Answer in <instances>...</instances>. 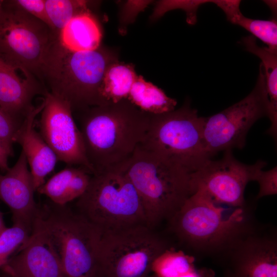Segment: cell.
Returning a JSON list of instances; mask_svg holds the SVG:
<instances>
[{
	"label": "cell",
	"instance_id": "cell-1",
	"mask_svg": "<svg viewBox=\"0 0 277 277\" xmlns=\"http://www.w3.org/2000/svg\"><path fill=\"white\" fill-rule=\"evenodd\" d=\"M81 113L79 128L93 174L127 161L143 141L151 117L128 100Z\"/></svg>",
	"mask_w": 277,
	"mask_h": 277
},
{
	"label": "cell",
	"instance_id": "cell-2",
	"mask_svg": "<svg viewBox=\"0 0 277 277\" xmlns=\"http://www.w3.org/2000/svg\"><path fill=\"white\" fill-rule=\"evenodd\" d=\"M246 206L224 207L196 190L169 220L179 241L195 252L224 254L257 227Z\"/></svg>",
	"mask_w": 277,
	"mask_h": 277
},
{
	"label": "cell",
	"instance_id": "cell-3",
	"mask_svg": "<svg viewBox=\"0 0 277 277\" xmlns=\"http://www.w3.org/2000/svg\"><path fill=\"white\" fill-rule=\"evenodd\" d=\"M116 61L117 54L107 48L71 52L57 37L46 54L41 79L46 82L50 93L70 104L72 111L82 112L109 103L102 96L101 86L107 68Z\"/></svg>",
	"mask_w": 277,
	"mask_h": 277
},
{
	"label": "cell",
	"instance_id": "cell-4",
	"mask_svg": "<svg viewBox=\"0 0 277 277\" xmlns=\"http://www.w3.org/2000/svg\"><path fill=\"white\" fill-rule=\"evenodd\" d=\"M121 166L140 196L151 228L168 221L194 193L192 173L140 145Z\"/></svg>",
	"mask_w": 277,
	"mask_h": 277
},
{
	"label": "cell",
	"instance_id": "cell-5",
	"mask_svg": "<svg viewBox=\"0 0 277 277\" xmlns=\"http://www.w3.org/2000/svg\"><path fill=\"white\" fill-rule=\"evenodd\" d=\"M77 200L76 211L102 231L147 225L140 196L120 165L92 175Z\"/></svg>",
	"mask_w": 277,
	"mask_h": 277
},
{
	"label": "cell",
	"instance_id": "cell-6",
	"mask_svg": "<svg viewBox=\"0 0 277 277\" xmlns=\"http://www.w3.org/2000/svg\"><path fill=\"white\" fill-rule=\"evenodd\" d=\"M203 121L189 101L172 111L151 114L139 145L192 173L211 159L204 140Z\"/></svg>",
	"mask_w": 277,
	"mask_h": 277
},
{
	"label": "cell",
	"instance_id": "cell-7",
	"mask_svg": "<svg viewBox=\"0 0 277 277\" xmlns=\"http://www.w3.org/2000/svg\"><path fill=\"white\" fill-rule=\"evenodd\" d=\"M166 242L147 225L102 231L98 243L97 277H148L167 250Z\"/></svg>",
	"mask_w": 277,
	"mask_h": 277
},
{
	"label": "cell",
	"instance_id": "cell-8",
	"mask_svg": "<svg viewBox=\"0 0 277 277\" xmlns=\"http://www.w3.org/2000/svg\"><path fill=\"white\" fill-rule=\"evenodd\" d=\"M39 214L67 277H97L95 257L102 231L68 207L50 201Z\"/></svg>",
	"mask_w": 277,
	"mask_h": 277
},
{
	"label": "cell",
	"instance_id": "cell-9",
	"mask_svg": "<svg viewBox=\"0 0 277 277\" xmlns=\"http://www.w3.org/2000/svg\"><path fill=\"white\" fill-rule=\"evenodd\" d=\"M57 37L45 23L13 5L0 10V55L27 74L41 78L46 54Z\"/></svg>",
	"mask_w": 277,
	"mask_h": 277
},
{
	"label": "cell",
	"instance_id": "cell-10",
	"mask_svg": "<svg viewBox=\"0 0 277 277\" xmlns=\"http://www.w3.org/2000/svg\"><path fill=\"white\" fill-rule=\"evenodd\" d=\"M259 68L255 85L247 96L220 112L204 117V140L211 157L221 151L243 148L250 128L260 118L268 117L269 103L261 63Z\"/></svg>",
	"mask_w": 277,
	"mask_h": 277
},
{
	"label": "cell",
	"instance_id": "cell-11",
	"mask_svg": "<svg viewBox=\"0 0 277 277\" xmlns=\"http://www.w3.org/2000/svg\"><path fill=\"white\" fill-rule=\"evenodd\" d=\"M266 164L260 160L252 165L245 164L236 159L231 150H226L221 159H210L191 173L192 186L194 192L202 191L216 204L245 207L247 184L253 181L257 172Z\"/></svg>",
	"mask_w": 277,
	"mask_h": 277
},
{
	"label": "cell",
	"instance_id": "cell-12",
	"mask_svg": "<svg viewBox=\"0 0 277 277\" xmlns=\"http://www.w3.org/2000/svg\"><path fill=\"white\" fill-rule=\"evenodd\" d=\"M39 121V133L58 161L69 166H78L90 174L94 171L86 153L81 131L74 120L70 104L47 91Z\"/></svg>",
	"mask_w": 277,
	"mask_h": 277
},
{
	"label": "cell",
	"instance_id": "cell-13",
	"mask_svg": "<svg viewBox=\"0 0 277 277\" xmlns=\"http://www.w3.org/2000/svg\"><path fill=\"white\" fill-rule=\"evenodd\" d=\"M18 250L1 268L10 277H67L38 211L29 239Z\"/></svg>",
	"mask_w": 277,
	"mask_h": 277
},
{
	"label": "cell",
	"instance_id": "cell-14",
	"mask_svg": "<svg viewBox=\"0 0 277 277\" xmlns=\"http://www.w3.org/2000/svg\"><path fill=\"white\" fill-rule=\"evenodd\" d=\"M224 258L226 273L231 277H277L276 234L256 228Z\"/></svg>",
	"mask_w": 277,
	"mask_h": 277
},
{
	"label": "cell",
	"instance_id": "cell-15",
	"mask_svg": "<svg viewBox=\"0 0 277 277\" xmlns=\"http://www.w3.org/2000/svg\"><path fill=\"white\" fill-rule=\"evenodd\" d=\"M33 178L24 152L22 150L13 166L0 175V200L10 208L13 224L32 230L39 205L34 199Z\"/></svg>",
	"mask_w": 277,
	"mask_h": 277
},
{
	"label": "cell",
	"instance_id": "cell-16",
	"mask_svg": "<svg viewBox=\"0 0 277 277\" xmlns=\"http://www.w3.org/2000/svg\"><path fill=\"white\" fill-rule=\"evenodd\" d=\"M44 105L43 101L38 106H33L19 126L14 140L25 153L36 191L45 183L46 176L53 170L58 161L54 152L34 129L36 117Z\"/></svg>",
	"mask_w": 277,
	"mask_h": 277
},
{
	"label": "cell",
	"instance_id": "cell-17",
	"mask_svg": "<svg viewBox=\"0 0 277 277\" xmlns=\"http://www.w3.org/2000/svg\"><path fill=\"white\" fill-rule=\"evenodd\" d=\"M18 68L0 55V108L19 124L33 107L32 100L44 91L34 77L22 79ZM22 71V70H21Z\"/></svg>",
	"mask_w": 277,
	"mask_h": 277
},
{
	"label": "cell",
	"instance_id": "cell-18",
	"mask_svg": "<svg viewBox=\"0 0 277 277\" xmlns=\"http://www.w3.org/2000/svg\"><path fill=\"white\" fill-rule=\"evenodd\" d=\"M91 175L84 168L69 166L53 175L36 191L54 204L67 205L85 192Z\"/></svg>",
	"mask_w": 277,
	"mask_h": 277
},
{
	"label": "cell",
	"instance_id": "cell-19",
	"mask_svg": "<svg viewBox=\"0 0 277 277\" xmlns=\"http://www.w3.org/2000/svg\"><path fill=\"white\" fill-rule=\"evenodd\" d=\"M57 38L61 45L70 51H90L101 46L102 33L90 10L72 18L60 31Z\"/></svg>",
	"mask_w": 277,
	"mask_h": 277
},
{
	"label": "cell",
	"instance_id": "cell-20",
	"mask_svg": "<svg viewBox=\"0 0 277 277\" xmlns=\"http://www.w3.org/2000/svg\"><path fill=\"white\" fill-rule=\"evenodd\" d=\"M241 43L245 49L258 56L262 61L265 77L266 90L269 103L268 116L271 125L266 133L276 140L277 136V50L260 47L252 35L244 37Z\"/></svg>",
	"mask_w": 277,
	"mask_h": 277
},
{
	"label": "cell",
	"instance_id": "cell-21",
	"mask_svg": "<svg viewBox=\"0 0 277 277\" xmlns=\"http://www.w3.org/2000/svg\"><path fill=\"white\" fill-rule=\"evenodd\" d=\"M141 111L152 115H159L174 110L176 100L167 96L165 92L152 83L138 75L127 99Z\"/></svg>",
	"mask_w": 277,
	"mask_h": 277
},
{
	"label": "cell",
	"instance_id": "cell-22",
	"mask_svg": "<svg viewBox=\"0 0 277 277\" xmlns=\"http://www.w3.org/2000/svg\"><path fill=\"white\" fill-rule=\"evenodd\" d=\"M240 1H221L218 4L225 13L227 19L250 32L267 45V47L277 50L276 19H255L245 17L240 9Z\"/></svg>",
	"mask_w": 277,
	"mask_h": 277
},
{
	"label": "cell",
	"instance_id": "cell-23",
	"mask_svg": "<svg viewBox=\"0 0 277 277\" xmlns=\"http://www.w3.org/2000/svg\"><path fill=\"white\" fill-rule=\"evenodd\" d=\"M132 64L111 63L107 68L101 86V95L107 103H117L127 100L133 83L137 78Z\"/></svg>",
	"mask_w": 277,
	"mask_h": 277
},
{
	"label": "cell",
	"instance_id": "cell-24",
	"mask_svg": "<svg viewBox=\"0 0 277 277\" xmlns=\"http://www.w3.org/2000/svg\"><path fill=\"white\" fill-rule=\"evenodd\" d=\"M46 8L53 30L60 31L75 16L90 11L89 2L80 0H46Z\"/></svg>",
	"mask_w": 277,
	"mask_h": 277
},
{
	"label": "cell",
	"instance_id": "cell-25",
	"mask_svg": "<svg viewBox=\"0 0 277 277\" xmlns=\"http://www.w3.org/2000/svg\"><path fill=\"white\" fill-rule=\"evenodd\" d=\"M168 250L153 266L152 272L158 276L185 277L197 269L194 265L193 257Z\"/></svg>",
	"mask_w": 277,
	"mask_h": 277
},
{
	"label": "cell",
	"instance_id": "cell-26",
	"mask_svg": "<svg viewBox=\"0 0 277 277\" xmlns=\"http://www.w3.org/2000/svg\"><path fill=\"white\" fill-rule=\"evenodd\" d=\"M31 230L26 226L13 224L6 228L0 234V268L11 256L13 253L29 239Z\"/></svg>",
	"mask_w": 277,
	"mask_h": 277
},
{
	"label": "cell",
	"instance_id": "cell-27",
	"mask_svg": "<svg viewBox=\"0 0 277 277\" xmlns=\"http://www.w3.org/2000/svg\"><path fill=\"white\" fill-rule=\"evenodd\" d=\"M152 1H127L121 6L119 13L118 32L125 34L129 25L134 22L140 12L143 11Z\"/></svg>",
	"mask_w": 277,
	"mask_h": 277
},
{
	"label": "cell",
	"instance_id": "cell-28",
	"mask_svg": "<svg viewBox=\"0 0 277 277\" xmlns=\"http://www.w3.org/2000/svg\"><path fill=\"white\" fill-rule=\"evenodd\" d=\"M253 181H256L259 185V190L256 199L264 196L275 195L277 193V167L264 171L259 170L255 175Z\"/></svg>",
	"mask_w": 277,
	"mask_h": 277
},
{
	"label": "cell",
	"instance_id": "cell-29",
	"mask_svg": "<svg viewBox=\"0 0 277 277\" xmlns=\"http://www.w3.org/2000/svg\"><path fill=\"white\" fill-rule=\"evenodd\" d=\"M21 125L0 108V140L10 154H13L14 137Z\"/></svg>",
	"mask_w": 277,
	"mask_h": 277
},
{
	"label": "cell",
	"instance_id": "cell-30",
	"mask_svg": "<svg viewBox=\"0 0 277 277\" xmlns=\"http://www.w3.org/2000/svg\"><path fill=\"white\" fill-rule=\"evenodd\" d=\"M45 1L46 0H16L11 3L43 22L53 30L47 13Z\"/></svg>",
	"mask_w": 277,
	"mask_h": 277
},
{
	"label": "cell",
	"instance_id": "cell-31",
	"mask_svg": "<svg viewBox=\"0 0 277 277\" xmlns=\"http://www.w3.org/2000/svg\"><path fill=\"white\" fill-rule=\"evenodd\" d=\"M10 156V154L0 140V169L7 171L8 167V159Z\"/></svg>",
	"mask_w": 277,
	"mask_h": 277
},
{
	"label": "cell",
	"instance_id": "cell-32",
	"mask_svg": "<svg viewBox=\"0 0 277 277\" xmlns=\"http://www.w3.org/2000/svg\"><path fill=\"white\" fill-rule=\"evenodd\" d=\"M1 212H0V234L6 228Z\"/></svg>",
	"mask_w": 277,
	"mask_h": 277
},
{
	"label": "cell",
	"instance_id": "cell-33",
	"mask_svg": "<svg viewBox=\"0 0 277 277\" xmlns=\"http://www.w3.org/2000/svg\"><path fill=\"white\" fill-rule=\"evenodd\" d=\"M148 277H159L155 273H151Z\"/></svg>",
	"mask_w": 277,
	"mask_h": 277
},
{
	"label": "cell",
	"instance_id": "cell-34",
	"mask_svg": "<svg viewBox=\"0 0 277 277\" xmlns=\"http://www.w3.org/2000/svg\"><path fill=\"white\" fill-rule=\"evenodd\" d=\"M224 277H231V276L229 275V274L225 273Z\"/></svg>",
	"mask_w": 277,
	"mask_h": 277
},
{
	"label": "cell",
	"instance_id": "cell-35",
	"mask_svg": "<svg viewBox=\"0 0 277 277\" xmlns=\"http://www.w3.org/2000/svg\"><path fill=\"white\" fill-rule=\"evenodd\" d=\"M2 9V3L0 2V10Z\"/></svg>",
	"mask_w": 277,
	"mask_h": 277
},
{
	"label": "cell",
	"instance_id": "cell-36",
	"mask_svg": "<svg viewBox=\"0 0 277 277\" xmlns=\"http://www.w3.org/2000/svg\"><path fill=\"white\" fill-rule=\"evenodd\" d=\"M1 175V174H0Z\"/></svg>",
	"mask_w": 277,
	"mask_h": 277
}]
</instances>
